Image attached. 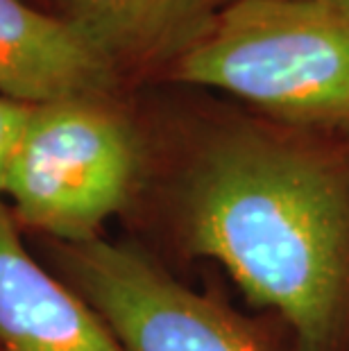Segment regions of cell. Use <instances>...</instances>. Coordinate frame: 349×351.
Returning a JSON list of instances; mask_svg holds the SVG:
<instances>
[{
  "mask_svg": "<svg viewBox=\"0 0 349 351\" xmlns=\"http://www.w3.org/2000/svg\"><path fill=\"white\" fill-rule=\"evenodd\" d=\"M182 229L300 351H349V163L261 127L222 130L189 168Z\"/></svg>",
  "mask_w": 349,
  "mask_h": 351,
  "instance_id": "cell-1",
  "label": "cell"
},
{
  "mask_svg": "<svg viewBox=\"0 0 349 351\" xmlns=\"http://www.w3.org/2000/svg\"><path fill=\"white\" fill-rule=\"evenodd\" d=\"M175 75L293 121L349 118V7L232 0Z\"/></svg>",
  "mask_w": 349,
  "mask_h": 351,
  "instance_id": "cell-2",
  "label": "cell"
},
{
  "mask_svg": "<svg viewBox=\"0 0 349 351\" xmlns=\"http://www.w3.org/2000/svg\"><path fill=\"white\" fill-rule=\"evenodd\" d=\"M139 143L130 125L95 100L32 107L5 195L27 225L66 245L98 238L130 197Z\"/></svg>",
  "mask_w": 349,
  "mask_h": 351,
  "instance_id": "cell-3",
  "label": "cell"
},
{
  "mask_svg": "<svg viewBox=\"0 0 349 351\" xmlns=\"http://www.w3.org/2000/svg\"><path fill=\"white\" fill-rule=\"evenodd\" d=\"M62 267L125 351H268L232 311L130 245L100 238L64 245Z\"/></svg>",
  "mask_w": 349,
  "mask_h": 351,
  "instance_id": "cell-4",
  "label": "cell"
},
{
  "mask_svg": "<svg viewBox=\"0 0 349 351\" xmlns=\"http://www.w3.org/2000/svg\"><path fill=\"white\" fill-rule=\"evenodd\" d=\"M116 66L62 16L36 12L21 0H0V95L39 107L95 98Z\"/></svg>",
  "mask_w": 349,
  "mask_h": 351,
  "instance_id": "cell-5",
  "label": "cell"
},
{
  "mask_svg": "<svg viewBox=\"0 0 349 351\" xmlns=\"http://www.w3.org/2000/svg\"><path fill=\"white\" fill-rule=\"evenodd\" d=\"M0 345L5 351H125L75 290L29 256L3 206Z\"/></svg>",
  "mask_w": 349,
  "mask_h": 351,
  "instance_id": "cell-6",
  "label": "cell"
},
{
  "mask_svg": "<svg viewBox=\"0 0 349 351\" xmlns=\"http://www.w3.org/2000/svg\"><path fill=\"white\" fill-rule=\"evenodd\" d=\"M111 64L177 62L218 16L220 0H57Z\"/></svg>",
  "mask_w": 349,
  "mask_h": 351,
  "instance_id": "cell-7",
  "label": "cell"
},
{
  "mask_svg": "<svg viewBox=\"0 0 349 351\" xmlns=\"http://www.w3.org/2000/svg\"><path fill=\"white\" fill-rule=\"evenodd\" d=\"M29 114H32L29 104L0 95V195H5L7 177H10L14 154H16L21 136L25 132Z\"/></svg>",
  "mask_w": 349,
  "mask_h": 351,
  "instance_id": "cell-8",
  "label": "cell"
},
{
  "mask_svg": "<svg viewBox=\"0 0 349 351\" xmlns=\"http://www.w3.org/2000/svg\"><path fill=\"white\" fill-rule=\"evenodd\" d=\"M317 3H329V5H340V7H349V0H317Z\"/></svg>",
  "mask_w": 349,
  "mask_h": 351,
  "instance_id": "cell-9",
  "label": "cell"
}]
</instances>
